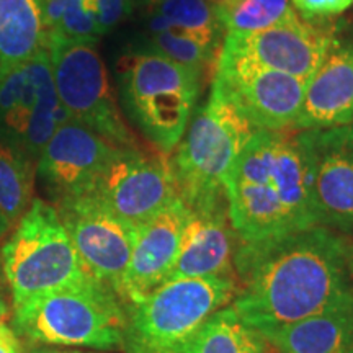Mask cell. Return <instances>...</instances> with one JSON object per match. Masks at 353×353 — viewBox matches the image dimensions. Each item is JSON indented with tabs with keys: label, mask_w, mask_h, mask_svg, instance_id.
Wrapping results in <instances>:
<instances>
[{
	"label": "cell",
	"mask_w": 353,
	"mask_h": 353,
	"mask_svg": "<svg viewBox=\"0 0 353 353\" xmlns=\"http://www.w3.org/2000/svg\"><path fill=\"white\" fill-rule=\"evenodd\" d=\"M46 50L39 0H0V79Z\"/></svg>",
	"instance_id": "obj_19"
},
{
	"label": "cell",
	"mask_w": 353,
	"mask_h": 353,
	"mask_svg": "<svg viewBox=\"0 0 353 353\" xmlns=\"http://www.w3.org/2000/svg\"><path fill=\"white\" fill-rule=\"evenodd\" d=\"M255 130L234 110L210 94L195 110L169 159L176 193L188 210L226 203V180Z\"/></svg>",
	"instance_id": "obj_5"
},
{
	"label": "cell",
	"mask_w": 353,
	"mask_h": 353,
	"mask_svg": "<svg viewBox=\"0 0 353 353\" xmlns=\"http://www.w3.org/2000/svg\"><path fill=\"white\" fill-rule=\"evenodd\" d=\"M296 132L317 224L353 234V123Z\"/></svg>",
	"instance_id": "obj_11"
},
{
	"label": "cell",
	"mask_w": 353,
	"mask_h": 353,
	"mask_svg": "<svg viewBox=\"0 0 353 353\" xmlns=\"http://www.w3.org/2000/svg\"><path fill=\"white\" fill-rule=\"evenodd\" d=\"M0 353H23L19 334L3 321H0Z\"/></svg>",
	"instance_id": "obj_28"
},
{
	"label": "cell",
	"mask_w": 353,
	"mask_h": 353,
	"mask_svg": "<svg viewBox=\"0 0 353 353\" xmlns=\"http://www.w3.org/2000/svg\"><path fill=\"white\" fill-rule=\"evenodd\" d=\"M353 123V50L337 41L304 87L293 130H322Z\"/></svg>",
	"instance_id": "obj_17"
},
{
	"label": "cell",
	"mask_w": 353,
	"mask_h": 353,
	"mask_svg": "<svg viewBox=\"0 0 353 353\" xmlns=\"http://www.w3.org/2000/svg\"><path fill=\"white\" fill-rule=\"evenodd\" d=\"M348 247L350 237L319 224L257 244L237 241L232 307L260 335L317 314L353 291Z\"/></svg>",
	"instance_id": "obj_1"
},
{
	"label": "cell",
	"mask_w": 353,
	"mask_h": 353,
	"mask_svg": "<svg viewBox=\"0 0 353 353\" xmlns=\"http://www.w3.org/2000/svg\"><path fill=\"white\" fill-rule=\"evenodd\" d=\"M304 20H325L339 15L352 6L353 0H291Z\"/></svg>",
	"instance_id": "obj_26"
},
{
	"label": "cell",
	"mask_w": 353,
	"mask_h": 353,
	"mask_svg": "<svg viewBox=\"0 0 353 353\" xmlns=\"http://www.w3.org/2000/svg\"><path fill=\"white\" fill-rule=\"evenodd\" d=\"M272 353H350L353 350V291L285 327L263 334Z\"/></svg>",
	"instance_id": "obj_18"
},
{
	"label": "cell",
	"mask_w": 353,
	"mask_h": 353,
	"mask_svg": "<svg viewBox=\"0 0 353 353\" xmlns=\"http://www.w3.org/2000/svg\"><path fill=\"white\" fill-rule=\"evenodd\" d=\"M10 303H12L10 290H8L6 275H3V268L2 265H0V321H3L6 317H8V314H10Z\"/></svg>",
	"instance_id": "obj_29"
},
{
	"label": "cell",
	"mask_w": 353,
	"mask_h": 353,
	"mask_svg": "<svg viewBox=\"0 0 353 353\" xmlns=\"http://www.w3.org/2000/svg\"><path fill=\"white\" fill-rule=\"evenodd\" d=\"M143 2H144L145 6H148V7L154 8V7L161 6V3H165V2H169V0H143Z\"/></svg>",
	"instance_id": "obj_32"
},
{
	"label": "cell",
	"mask_w": 353,
	"mask_h": 353,
	"mask_svg": "<svg viewBox=\"0 0 353 353\" xmlns=\"http://www.w3.org/2000/svg\"><path fill=\"white\" fill-rule=\"evenodd\" d=\"M117 149L87 126L69 120L44 145L37 172L54 201L87 195Z\"/></svg>",
	"instance_id": "obj_14"
},
{
	"label": "cell",
	"mask_w": 353,
	"mask_h": 353,
	"mask_svg": "<svg viewBox=\"0 0 353 353\" xmlns=\"http://www.w3.org/2000/svg\"><path fill=\"white\" fill-rule=\"evenodd\" d=\"M219 44L198 38L182 30H161L151 33V50L175 63L203 70L213 61Z\"/></svg>",
	"instance_id": "obj_25"
},
{
	"label": "cell",
	"mask_w": 353,
	"mask_h": 353,
	"mask_svg": "<svg viewBox=\"0 0 353 353\" xmlns=\"http://www.w3.org/2000/svg\"><path fill=\"white\" fill-rule=\"evenodd\" d=\"M57 97L70 120L81 123L118 148H136L110 88L108 74L94 43L48 39Z\"/></svg>",
	"instance_id": "obj_8"
},
{
	"label": "cell",
	"mask_w": 353,
	"mask_h": 353,
	"mask_svg": "<svg viewBox=\"0 0 353 353\" xmlns=\"http://www.w3.org/2000/svg\"><path fill=\"white\" fill-rule=\"evenodd\" d=\"M267 342L245 324L232 304L218 309L196 330L182 353H265Z\"/></svg>",
	"instance_id": "obj_21"
},
{
	"label": "cell",
	"mask_w": 353,
	"mask_h": 353,
	"mask_svg": "<svg viewBox=\"0 0 353 353\" xmlns=\"http://www.w3.org/2000/svg\"><path fill=\"white\" fill-rule=\"evenodd\" d=\"M203 70L152 50L121 61L120 92L128 114L157 152H174L201 94Z\"/></svg>",
	"instance_id": "obj_4"
},
{
	"label": "cell",
	"mask_w": 353,
	"mask_h": 353,
	"mask_svg": "<svg viewBox=\"0 0 353 353\" xmlns=\"http://www.w3.org/2000/svg\"><path fill=\"white\" fill-rule=\"evenodd\" d=\"M237 280L228 276L165 281L143 301L126 307L121 350L125 353H182L201 324L229 306Z\"/></svg>",
	"instance_id": "obj_6"
},
{
	"label": "cell",
	"mask_w": 353,
	"mask_h": 353,
	"mask_svg": "<svg viewBox=\"0 0 353 353\" xmlns=\"http://www.w3.org/2000/svg\"><path fill=\"white\" fill-rule=\"evenodd\" d=\"M34 174L32 156L19 145L0 141V239L33 203Z\"/></svg>",
	"instance_id": "obj_20"
},
{
	"label": "cell",
	"mask_w": 353,
	"mask_h": 353,
	"mask_svg": "<svg viewBox=\"0 0 353 353\" xmlns=\"http://www.w3.org/2000/svg\"><path fill=\"white\" fill-rule=\"evenodd\" d=\"M149 30H182L198 38L219 44L224 38L214 10V0H169L152 8Z\"/></svg>",
	"instance_id": "obj_23"
},
{
	"label": "cell",
	"mask_w": 353,
	"mask_h": 353,
	"mask_svg": "<svg viewBox=\"0 0 353 353\" xmlns=\"http://www.w3.org/2000/svg\"><path fill=\"white\" fill-rule=\"evenodd\" d=\"M32 353H87V352H77V350H57V348H39V350H33Z\"/></svg>",
	"instance_id": "obj_30"
},
{
	"label": "cell",
	"mask_w": 353,
	"mask_h": 353,
	"mask_svg": "<svg viewBox=\"0 0 353 353\" xmlns=\"http://www.w3.org/2000/svg\"><path fill=\"white\" fill-rule=\"evenodd\" d=\"M348 272H350L352 285H353V239H350V247H348Z\"/></svg>",
	"instance_id": "obj_31"
},
{
	"label": "cell",
	"mask_w": 353,
	"mask_h": 353,
	"mask_svg": "<svg viewBox=\"0 0 353 353\" xmlns=\"http://www.w3.org/2000/svg\"><path fill=\"white\" fill-rule=\"evenodd\" d=\"M187 214V206L180 198H175L138 228L118 293L126 307L143 301L169 280L179 257Z\"/></svg>",
	"instance_id": "obj_15"
},
{
	"label": "cell",
	"mask_w": 353,
	"mask_h": 353,
	"mask_svg": "<svg viewBox=\"0 0 353 353\" xmlns=\"http://www.w3.org/2000/svg\"><path fill=\"white\" fill-rule=\"evenodd\" d=\"M265 353H272V352H270V348H268V350H267V352H265Z\"/></svg>",
	"instance_id": "obj_33"
},
{
	"label": "cell",
	"mask_w": 353,
	"mask_h": 353,
	"mask_svg": "<svg viewBox=\"0 0 353 353\" xmlns=\"http://www.w3.org/2000/svg\"><path fill=\"white\" fill-rule=\"evenodd\" d=\"M214 10L224 34L260 32L296 13L291 0H214Z\"/></svg>",
	"instance_id": "obj_24"
},
{
	"label": "cell",
	"mask_w": 353,
	"mask_h": 353,
	"mask_svg": "<svg viewBox=\"0 0 353 353\" xmlns=\"http://www.w3.org/2000/svg\"><path fill=\"white\" fill-rule=\"evenodd\" d=\"M54 208L87 270L120 293L138 228L130 226L90 195L63 198Z\"/></svg>",
	"instance_id": "obj_12"
},
{
	"label": "cell",
	"mask_w": 353,
	"mask_h": 353,
	"mask_svg": "<svg viewBox=\"0 0 353 353\" xmlns=\"http://www.w3.org/2000/svg\"><path fill=\"white\" fill-rule=\"evenodd\" d=\"M37 105V82L28 63L0 79V136L21 145Z\"/></svg>",
	"instance_id": "obj_22"
},
{
	"label": "cell",
	"mask_w": 353,
	"mask_h": 353,
	"mask_svg": "<svg viewBox=\"0 0 353 353\" xmlns=\"http://www.w3.org/2000/svg\"><path fill=\"white\" fill-rule=\"evenodd\" d=\"M236 247L237 236L229 221L226 203L206 210H188L179 257L167 281L180 278H236Z\"/></svg>",
	"instance_id": "obj_16"
},
{
	"label": "cell",
	"mask_w": 353,
	"mask_h": 353,
	"mask_svg": "<svg viewBox=\"0 0 353 353\" xmlns=\"http://www.w3.org/2000/svg\"><path fill=\"white\" fill-rule=\"evenodd\" d=\"M301 79L262 68L221 51L211 94L228 103L255 131L293 130L301 110Z\"/></svg>",
	"instance_id": "obj_9"
},
{
	"label": "cell",
	"mask_w": 353,
	"mask_h": 353,
	"mask_svg": "<svg viewBox=\"0 0 353 353\" xmlns=\"http://www.w3.org/2000/svg\"><path fill=\"white\" fill-rule=\"evenodd\" d=\"M2 268L13 307L94 276L79 257L54 205L39 198L2 245Z\"/></svg>",
	"instance_id": "obj_7"
},
{
	"label": "cell",
	"mask_w": 353,
	"mask_h": 353,
	"mask_svg": "<svg viewBox=\"0 0 353 353\" xmlns=\"http://www.w3.org/2000/svg\"><path fill=\"white\" fill-rule=\"evenodd\" d=\"M226 205L242 244L280 239L317 226L298 132H254L228 175Z\"/></svg>",
	"instance_id": "obj_2"
},
{
	"label": "cell",
	"mask_w": 353,
	"mask_h": 353,
	"mask_svg": "<svg viewBox=\"0 0 353 353\" xmlns=\"http://www.w3.org/2000/svg\"><path fill=\"white\" fill-rule=\"evenodd\" d=\"M334 44L329 30L294 13L260 32L224 34L221 51L307 82Z\"/></svg>",
	"instance_id": "obj_13"
},
{
	"label": "cell",
	"mask_w": 353,
	"mask_h": 353,
	"mask_svg": "<svg viewBox=\"0 0 353 353\" xmlns=\"http://www.w3.org/2000/svg\"><path fill=\"white\" fill-rule=\"evenodd\" d=\"M350 353H353V350H352V352H350Z\"/></svg>",
	"instance_id": "obj_34"
},
{
	"label": "cell",
	"mask_w": 353,
	"mask_h": 353,
	"mask_svg": "<svg viewBox=\"0 0 353 353\" xmlns=\"http://www.w3.org/2000/svg\"><path fill=\"white\" fill-rule=\"evenodd\" d=\"M13 327L41 345L121 348L126 304L95 276L39 294L13 307Z\"/></svg>",
	"instance_id": "obj_3"
},
{
	"label": "cell",
	"mask_w": 353,
	"mask_h": 353,
	"mask_svg": "<svg viewBox=\"0 0 353 353\" xmlns=\"http://www.w3.org/2000/svg\"><path fill=\"white\" fill-rule=\"evenodd\" d=\"M134 0H95L97 20L101 34L108 33L130 15Z\"/></svg>",
	"instance_id": "obj_27"
},
{
	"label": "cell",
	"mask_w": 353,
	"mask_h": 353,
	"mask_svg": "<svg viewBox=\"0 0 353 353\" xmlns=\"http://www.w3.org/2000/svg\"><path fill=\"white\" fill-rule=\"evenodd\" d=\"M87 195L132 228L143 226L179 198L165 154L118 148Z\"/></svg>",
	"instance_id": "obj_10"
}]
</instances>
